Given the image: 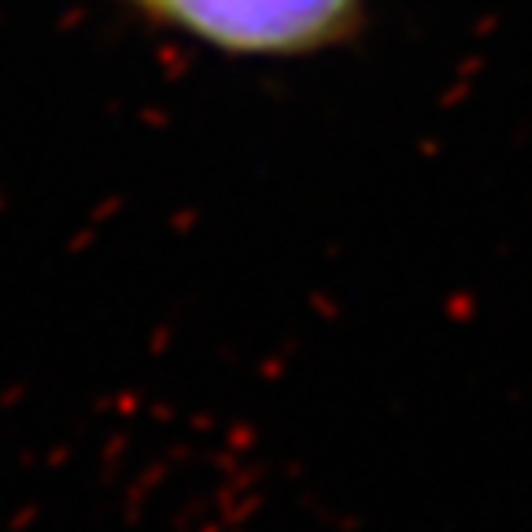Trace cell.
Returning a JSON list of instances; mask_svg holds the SVG:
<instances>
[{
	"label": "cell",
	"mask_w": 532,
	"mask_h": 532,
	"mask_svg": "<svg viewBox=\"0 0 532 532\" xmlns=\"http://www.w3.org/2000/svg\"><path fill=\"white\" fill-rule=\"evenodd\" d=\"M148 12L207 45L244 56H289L326 45L359 0H141Z\"/></svg>",
	"instance_id": "obj_1"
}]
</instances>
